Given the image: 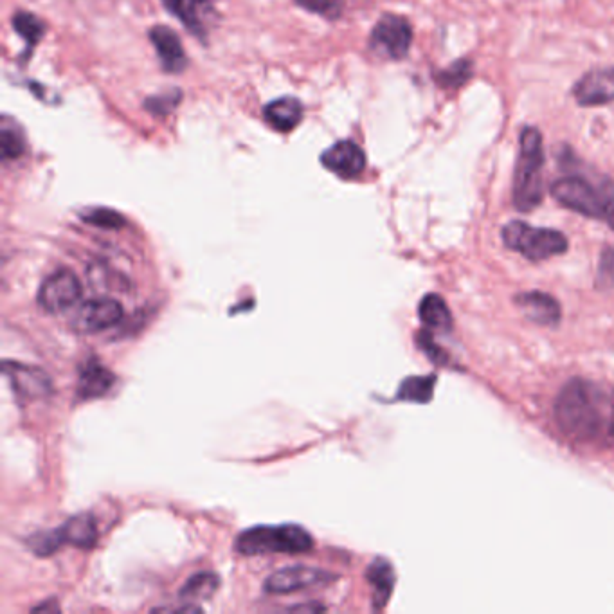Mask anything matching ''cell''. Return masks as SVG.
I'll return each instance as SVG.
<instances>
[{"instance_id":"obj_1","label":"cell","mask_w":614,"mask_h":614,"mask_svg":"<svg viewBox=\"0 0 614 614\" xmlns=\"http://www.w3.org/2000/svg\"><path fill=\"white\" fill-rule=\"evenodd\" d=\"M555 422L568 438L578 442L609 440L614 420V397L595 382L571 379L555 398Z\"/></svg>"},{"instance_id":"obj_2","label":"cell","mask_w":614,"mask_h":614,"mask_svg":"<svg viewBox=\"0 0 614 614\" xmlns=\"http://www.w3.org/2000/svg\"><path fill=\"white\" fill-rule=\"evenodd\" d=\"M550 193L562 208L577 215L600 220L614 231V182L605 175H564L551 182Z\"/></svg>"},{"instance_id":"obj_3","label":"cell","mask_w":614,"mask_h":614,"mask_svg":"<svg viewBox=\"0 0 614 614\" xmlns=\"http://www.w3.org/2000/svg\"><path fill=\"white\" fill-rule=\"evenodd\" d=\"M546 163L544 137L539 128L524 127L512 182V204L519 213H532L544 202L542 168Z\"/></svg>"},{"instance_id":"obj_4","label":"cell","mask_w":614,"mask_h":614,"mask_svg":"<svg viewBox=\"0 0 614 614\" xmlns=\"http://www.w3.org/2000/svg\"><path fill=\"white\" fill-rule=\"evenodd\" d=\"M314 539L307 528L299 524H278V526H254L238 535L236 551L253 557L265 553H307L312 550Z\"/></svg>"},{"instance_id":"obj_5","label":"cell","mask_w":614,"mask_h":614,"mask_svg":"<svg viewBox=\"0 0 614 614\" xmlns=\"http://www.w3.org/2000/svg\"><path fill=\"white\" fill-rule=\"evenodd\" d=\"M503 244L530 262H544L569 249L564 233L550 227H533L523 220H512L501 229Z\"/></svg>"},{"instance_id":"obj_6","label":"cell","mask_w":614,"mask_h":614,"mask_svg":"<svg viewBox=\"0 0 614 614\" xmlns=\"http://www.w3.org/2000/svg\"><path fill=\"white\" fill-rule=\"evenodd\" d=\"M413 37V26L406 17L386 13L380 17L375 28L371 29L368 46L380 58L400 62L409 55Z\"/></svg>"},{"instance_id":"obj_7","label":"cell","mask_w":614,"mask_h":614,"mask_svg":"<svg viewBox=\"0 0 614 614\" xmlns=\"http://www.w3.org/2000/svg\"><path fill=\"white\" fill-rule=\"evenodd\" d=\"M82 298V283L69 269H58L42 281L38 289V305L49 314H60L73 308Z\"/></svg>"},{"instance_id":"obj_8","label":"cell","mask_w":614,"mask_h":614,"mask_svg":"<svg viewBox=\"0 0 614 614\" xmlns=\"http://www.w3.org/2000/svg\"><path fill=\"white\" fill-rule=\"evenodd\" d=\"M123 319V307L118 299L94 298L76 308L71 328L78 334H98Z\"/></svg>"},{"instance_id":"obj_9","label":"cell","mask_w":614,"mask_h":614,"mask_svg":"<svg viewBox=\"0 0 614 614\" xmlns=\"http://www.w3.org/2000/svg\"><path fill=\"white\" fill-rule=\"evenodd\" d=\"M571 96L580 107H604L614 103V65L582 74L573 85Z\"/></svg>"},{"instance_id":"obj_10","label":"cell","mask_w":614,"mask_h":614,"mask_svg":"<svg viewBox=\"0 0 614 614\" xmlns=\"http://www.w3.org/2000/svg\"><path fill=\"white\" fill-rule=\"evenodd\" d=\"M325 569L310 568V566H289V568L274 571L267 577L263 589L271 595H287L312 586H323L334 580Z\"/></svg>"},{"instance_id":"obj_11","label":"cell","mask_w":614,"mask_h":614,"mask_svg":"<svg viewBox=\"0 0 614 614\" xmlns=\"http://www.w3.org/2000/svg\"><path fill=\"white\" fill-rule=\"evenodd\" d=\"M2 371H4V377L10 380L11 389L15 391V395L24 400L46 398L53 389V382L46 371L35 368V366L4 361Z\"/></svg>"},{"instance_id":"obj_12","label":"cell","mask_w":614,"mask_h":614,"mask_svg":"<svg viewBox=\"0 0 614 614\" xmlns=\"http://www.w3.org/2000/svg\"><path fill=\"white\" fill-rule=\"evenodd\" d=\"M321 163L326 170L335 173L341 179H357L366 168V154L361 146L350 139H344L330 146L321 155Z\"/></svg>"},{"instance_id":"obj_13","label":"cell","mask_w":614,"mask_h":614,"mask_svg":"<svg viewBox=\"0 0 614 614\" xmlns=\"http://www.w3.org/2000/svg\"><path fill=\"white\" fill-rule=\"evenodd\" d=\"M515 307L523 312L526 319L539 326L553 328L562 319V308L557 299L546 292L532 290V292H519L514 296Z\"/></svg>"},{"instance_id":"obj_14","label":"cell","mask_w":614,"mask_h":614,"mask_svg":"<svg viewBox=\"0 0 614 614\" xmlns=\"http://www.w3.org/2000/svg\"><path fill=\"white\" fill-rule=\"evenodd\" d=\"M150 40L155 47L164 71L168 73H182L188 65V58L182 49L179 35L168 26H155L150 29Z\"/></svg>"},{"instance_id":"obj_15","label":"cell","mask_w":614,"mask_h":614,"mask_svg":"<svg viewBox=\"0 0 614 614\" xmlns=\"http://www.w3.org/2000/svg\"><path fill=\"white\" fill-rule=\"evenodd\" d=\"M116 382V377L110 373L100 362L89 361L80 370L78 380V397L83 400H92L107 395Z\"/></svg>"},{"instance_id":"obj_16","label":"cell","mask_w":614,"mask_h":614,"mask_svg":"<svg viewBox=\"0 0 614 614\" xmlns=\"http://www.w3.org/2000/svg\"><path fill=\"white\" fill-rule=\"evenodd\" d=\"M265 121L278 132H290L298 127L303 119V105L298 98H280L274 100L263 109Z\"/></svg>"},{"instance_id":"obj_17","label":"cell","mask_w":614,"mask_h":614,"mask_svg":"<svg viewBox=\"0 0 614 614\" xmlns=\"http://www.w3.org/2000/svg\"><path fill=\"white\" fill-rule=\"evenodd\" d=\"M418 317L427 330L449 334L452 332L451 310L440 294H427L418 305Z\"/></svg>"},{"instance_id":"obj_18","label":"cell","mask_w":614,"mask_h":614,"mask_svg":"<svg viewBox=\"0 0 614 614\" xmlns=\"http://www.w3.org/2000/svg\"><path fill=\"white\" fill-rule=\"evenodd\" d=\"M366 577L373 587V605L375 609H382L388 604L389 598L393 595V589H395V580H397L395 569L389 560L379 557L371 562Z\"/></svg>"},{"instance_id":"obj_19","label":"cell","mask_w":614,"mask_h":614,"mask_svg":"<svg viewBox=\"0 0 614 614\" xmlns=\"http://www.w3.org/2000/svg\"><path fill=\"white\" fill-rule=\"evenodd\" d=\"M476 65L472 58H458L445 69H434L433 82L442 91H460L467 83L474 78Z\"/></svg>"},{"instance_id":"obj_20","label":"cell","mask_w":614,"mask_h":614,"mask_svg":"<svg viewBox=\"0 0 614 614\" xmlns=\"http://www.w3.org/2000/svg\"><path fill=\"white\" fill-rule=\"evenodd\" d=\"M218 586H220V577L217 573L199 571L184 582L179 598L184 604L197 605L199 602H206L211 596L215 595Z\"/></svg>"},{"instance_id":"obj_21","label":"cell","mask_w":614,"mask_h":614,"mask_svg":"<svg viewBox=\"0 0 614 614\" xmlns=\"http://www.w3.org/2000/svg\"><path fill=\"white\" fill-rule=\"evenodd\" d=\"M60 530L65 544H73L76 548H91L98 539V526L91 514L74 515Z\"/></svg>"},{"instance_id":"obj_22","label":"cell","mask_w":614,"mask_h":614,"mask_svg":"<svg viewBox=\"0 0 614 614\" xmlns=\"http://www.w3.org/2000/svg\"><path fill=\"white\" fill-rule=\"evenodd\" d=\"M436 375H422V377H407L402 380L397 391V400L400 402H413V404H429L433 400L436 388Z\"/></svg>"},{"instance_id":"obj_23","label":"cell","mask_w":614,"mask_h":614,"mask_svg":"<svg viewBox=\"0 0 614 614\" xmlns=\"http://www.w3.org/2000/svg\"><path fill=\"white\" fill-rule=\"evenodd\" d=\"M163 6L181 20L195 37L206 40V28L197 11V0H163Z\"/></svg>"},{"instance_id":"obj_24","label":"cell","mask_w":614,"mask_h":614,"mask_svg":"<svg viewBox=\"0 0 614 614\" xmlns=\"http://www.w3.org/2000/svg\"><path fill=\"white\" fill-rule=\"evenodd\" d=\"M10 119H4L0 130V155L4 161H15L26 152V139L24 134L15 125L10 127Z\"/></svg>"},{"instance_id":"obj_25","label":"cell","mask_w":614,"mask_h":614,"mask_svg":"<svg viewBox=\"0 0 614 614\" xmlns=\"http://www.w3.org/2000/svg\"><path fill=\"white\" fill-rule=\"evenodd\" d=\"M11 24H13V28L19 33L20 37L26 40V44L31 47L37 46L38 42L44 37V33H46L44 22L38 19L37 15L28 13V11H19L17 15H13Z\"/></svg>"},{"instance_id":"obj_26","label":"cell","mask_w":614,"mask_h":614,"mask_svg":"<svg viewBox=\"0 0 614 614\" xmlns=\"http://www.w3.org/2000/svg\"><path fill=\"white\" fill-rule=\"evenodd\" d=\"M82 220L91 226L101 227V229H121L127 224V220L121 213L109 208L85 209L82 213Z\"/></svg>"},{"instance_id":"obj_27","label":"cell","mask_w":614,"mask_h":614,"mask_svg":"<svg viewBox=\"0 0 614 614\" xmlns=\"http://www.w3.org/2000/svg\"><path fill=\"white\" fill-rule=\"evenodd\" d=\"M65 544L62 530H51V532H40L33 537H29L28 546L33 553H37L38 557H49L56 551L60 550Z\"/></svg>"},{"instance_id":"obj_28","label":"cell","mask_w":614,"mask_h":614,"mask_svg":"<svg viewBox=\"0 0 614 614\" xmlns=\"http://www.w3.org/2000/svg\"><path fill=\"white\" fill-rule=\"evenodd\" d=\"M416 344L427 355V359L436 366H447L449 364V353L445 352L442 346L434 343L433 334L427 328L416 335Z\"/></svg>"},{"instance_id":"obj_29","label":"cell","mask_w":614,"mask_h":614,"mask_svg":"<svg viewBox=\"0 0 614 614\" xmlns=\"http://www.w3.org/2000/svg\"><path fill=\"white\" fill-rule=\"evenodd\" d=\"M296 4L310 13L335 17L341 11V0H296Z\"/></svg>"},{"instance_id":"obj_30","label":"cell","mask_w":614,"mask_h":614,"mask_svg":"<svg viewBox=\"0 0 614 614\" xmlns=\"http://www.w3.org/2000/svg\"><path fill=\"white\" fill-rule=\"evenodd\" d=\"M197 2H199V4H206V2H208V0H197Z\"/></svg>"}]
</instances>
